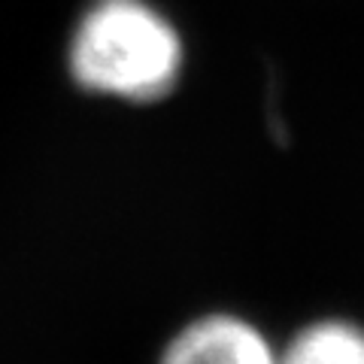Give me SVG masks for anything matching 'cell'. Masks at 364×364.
<instances>
[{"label": "cell", "instance_id": "1", "mask_svg": "<svg viewBox=\"0 0 364 364\" xmlns=\"http://www.w3.org/2000/svg\"><path fill=\"white\" fill-rule=\"evenodd\" d=\"M70 70L95 95L158 100L182 70V40L146 0H97L73 33Z\"/></svg>", "mask_w": 364, "mask_h": 364}, {"label": "cell", "instance_id": "2", "mask_svg": "<svg viewBox=\"0 0 364 364\" xmlns=\"http://www.w3.org/2000/svg\"><path fill=\"white\" fill-rule=\"evenodd\" d=\"M161 364H279L267 340L243 318L210 316L167 346Z\"/></svg>", "mask_w": 364, "mask_h": 364}, {"label": "cell", "instance_id": "3", "mask_svg": "<svg viewBox=\"0 0 364 364\" xmlns=\"http://www.w3.org/2000/svg\"><path fill=\"white\" fill-rule=\"evenodd\" d=\"M279 364H364V334L343 322H322L294 337Z\"/></svg>", "mask_w": 364, "mask_h": 364}]
</instances>
